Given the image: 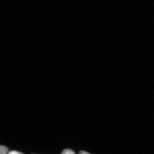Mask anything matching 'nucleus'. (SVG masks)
Masks as SVG:
<instances>
[{
  "label": "nucleus",
  "instance_id": "nucleus-2",
  "mask_svg": "<svg viewBox=\"0 0 154 154\" xmlns=\"http://www.w3.org/2000/svg\"><path fill=\"white\" fill-rule=\"evenodd\" d=\"M61 154H75L74 151L70 149H65Z\"/></svg>",
  "mask_w": 154,
  "mask_h": 154
},
{
  "label": "nucleus",
  "instance_id": "nucleus-3",
  "mask_svg": "<svg viewBox=\"0 0 154 154\" xmlns=\"http://www.w3.org/2000/svg\"><path fill=\"white\" fill-rule=\"evenodd\" d=\"M8 154H23L22 153L19 152H18V151H11L10 152H9L8 153Z\"/></svg>",
  "mask_w": 154,
  "mask_h": 154
},
{
  "label": "nucleus",
  "instance_id": "nucleus-1",
  "mask_svg": "<svg viewBox=\"0 0 154 154\" xmlns=\"http://www.w3.org/2000/svg\"><path fill=\"white\" fill-rule=\"evenodd\" d=\"M8 149L5 146H1L0 147V154H7L8 153Z\"/></svg>",
  "mask_w": 154,
  "mask_h": 154
},
{
  "label": "nucleus",
  "instance_id": "nucleus-4",
  "mask_svg": "<svg viewBox=\"0 0 154 154\" xmlns=\"http://www.w3.org/2000/svg\"><path fill=\"white\" fill-rule=\"evenodd\" d=\"M79 154H90L88 152L84 151H81L79 152Z\"/></svg>",
  "mask_w": 154,
  "mask_h": 154
}]
</instances>
